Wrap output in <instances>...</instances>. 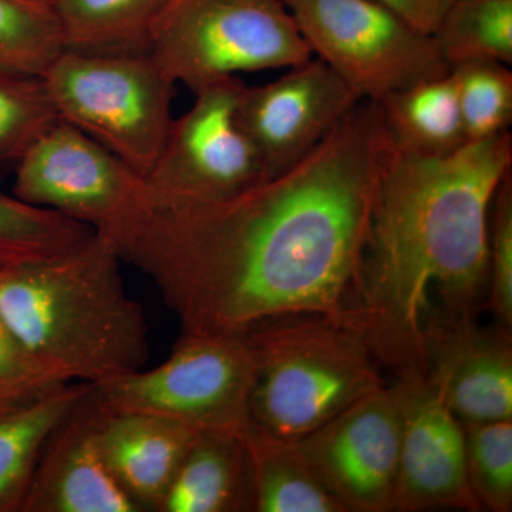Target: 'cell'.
<instances>
[{
	"mask_svg": "<svg viewBox=\"0 0 512 512\" xmlns=\"http://www.w3.org/2000/svg\"><path fill=\"white\" fill-rule=\"evenodd\" d=\"M390 150L379 104L360 100L288 170L222 200L151 208L121 258L153 279L184 333L345 320Z\"/></svg>",
	"mask_w": 512,
	"mask_h": 512,
	"instance_id": "cell-1",
	"label": "cell"
},
{
	"mask_svg": "<svg viewBox=\"0 0 512 512\" xmlns=\"http://www.w3.org/2000/svg\"><path fill=\"white\" fill-rule=\"evenodd\" d=\"M511 167L510 131L447 156L392 143L345 320L394 375L424 373L437 333L474 319L488 288L491 207Z\"/></svg>",
	"mask_w": 512,
	"mask_h": 512,
	"instance_id": "cell-2",
	"label": "cell"
},
{
	"mask_svg": "<svg viewBox=\"0 0 512 512\" xmlns=\"http://www.w3.org/2000/svg\"><path fill=\"white\" fill-rule=\"evenodd\" d=\"M120 261L93 232L62 254L0 265V318L64 382L103 383L146 365L147 322Z\"/></svg>",
	"mask_w": 512,
	"mask_h": 512,
	"instance_id": "cell-3",
	"label": "cell"
},
{
	"mask_svg": "<svg viewBox=\"0 0 512 512\" xmlns=\"http://www.w3.org/2000/svg\"><path fill=\"white\" fill-rule=\"evenodd\" d=\"M241 335L254 356L251 423L275 436L302 439L384 384L382 363L343 319L299 313Z\"/></svg>",
	"mask_w": 512,
	"mask_h": 512,
	"instance_id": "cell-4",
	"label": "cell"
},
{
	"mask_svg": "<svg viewBox=\"0 0 512 512\" xmlns=\"http://www.w3.org/2000/svg\"><path fill=\"white\" fill-rule=\"evenodd\" d=\"M43 80L60 120L146 177L173 123L175 86L150 53L66 49Z\"/></svg>",
	"mask_w": 512,
	"mask_h": 512,
	"instance_id": "cell-5",
	"label": "cell"
},
{
	"mask_svg": "<svg viewBox=\"0 0 512 512\" xmlns=\"http://www.w3.org/2000/svg\"><path fill=\"white\" fill-rule=\"evenodd\" d=\"M148 53L194 93L238 72L291 69L313 56L284 0H171Z\"/></svg>",
	"mask_w": 512,
	"mask_h": 512,
	"instance_id": "cell-6",
	"label": "cell"
},
{
	"mask_svg": "<svg viewBox=\"0 0 512 512\" xmlns=\"http://www.w3.org/2000/svg\"><path fill=\"white\" fill-rule=\"evenodd\" d=\"M254 373L244 335L183 332L160 366L93 386L111 412L151 414L195 431L242 436L251 424Z\"/></svg>",
	"mask_w": 512,
	"mask_h": 512,
	"instance_id": "cell-7",
	"label": "cell"
},
{
	"mask_svg": "<svg viewBox=\"0 0 512 512\" xmlns=\"http://www.w3.org/2000/svg\"><path fill=\"white\" fill-rule=\"evenodd\" d=\"M16 164V198L82 222L120 255L150 214L144 178L66 121L50 127Z\"/></svg>",
	"mask_w": 512,
	"mask_h": 512,
	"instance_id": "cell-8",
	"label": "cell"
},
{
	"mask_svg": "<svg viewBox=\"0 0 512 512\" xmlns=\"http://www.w3.org/2000/svg\"><path fill=\"white\" fill-rule=\"evenodd\" d=\"M312 55L362 100L380 101L424 80L444 76L433 36L373 0H284Z\"/></svg>",
	"mask_w": 512,
	"mask_h": 512,
	"instance_id": "cell-9",
	"label": "cell"
},
{
	"mask_svg": "<svg viewBox=\"0 0 512 512\" xmlns=\"http://www.w3.org/2000/svg\"><path fill=\"white\" fill-rule=\"evenodd\" d=\"M244 90L234 76L195 92L144 177L151 208L222 200L268 177L239 117Z\"/></svg>",
	"mask_w": 512,
	"mask_h": 512,
	"instance_id": "cell-10",
	"label": "cell"
},
{
	"mask_svg": "<svg viewBox=\"0 0 512 512\" xmlns=\"http://www.w3.org/2000/svg\"><path fill=\"white\" fill-rule=\"evenodd\" d=\"M298 443L346 512L392 511L400 450L392 386L377 387Z\"/></svg>",
	"mask_w": 512,
	"mask_h": 512,
	"instance_id": "cell-11",
	"label": "cell"
},
{
	"mask_svg": "<svg viewBox=\"0 0 512 512\" xmlns=\"http://www.w3.org/2000/svg\"><path fill=\"white\" fill-rule=\"evenodd\" d=\"M400 450L392 511H480L466 470L464 426L424 373L396 376Z\"/></svg>",
	"mask_w": 512,
	"mask_h": 512,
	"instance_id": "cell-12",
	"label": "cell"
},
{
	"mask_svg": "<svg viewBox=\"0 0 512 512\" xmlns=\"http://www.w3.org/2000/svg\"><path fill=\"white\" fill-rule=\"evenodd\" d=\"M360 100L335 70L311 57L275 82L245 86L239 117L271 177L308 156Z\"/></svg>",
	"mask_w": 512,
	"mask_h": 512,
	"instance_id": "cell-13",
	"label": "cell"
},
{
	"mask_svg": "<svg viewBox=\"0 0 512 512\" xmlns=\"http://www.w3.org/2000/svg\"><path fill=\"white\" fill-rule=\"evenodd\" d=\"M104 413L90 384L47 439L22 512H143L104 461Z\"/></svg>",
	"mask_w": 512,
	"mask_h": 512,
	"instance_id": "cell-14",
	"label": "cell"
},
{
	"mask_svg": "<svg viewBox=\"0 0 512 512\" xmlns=\"http://www.w3.org/2000/svg\"><path fill=\"white\" fill-rule=\"evenodd\" d=\"M424 375L463 426L512 420L511 330L481 329L474 319L440 330Z\"/></svg>",
	"mask_w": 512,
	"mask_h": 512,
	"instance_id": "cell-15",
	"label": "cell"
},
{
	"mask_svg": "<svg viewBox=\"0 0 512 512\" xmlns=\"http://www.w3.org/2000/svg\"><path fill=\"white\" fill-rule=\"evenodd\" d=\"M197 433L177 421L106 407L99 439L104 461L128 497L141 511H158Z\"/></svg>",
	"mask_w": 512,
	"mask_h": 512,
	"instance_id": "cell-16",
	"label": "cell"
},
{
	"mask_svg": "<svg viewBox=\"0 0 512 512\" xmlns=\"http://www.w3.org/2000/svg\"><path fill=\"white\" fill-rule=\"evenodd\" d=\"M254 511V491L242 436L198 431L157 512Z\"/></svg>",
	"mask_w": 512,
	"mask_h": 512,
	"instance_id": "cell-17",
	"label": "cell"
},
{
	"mask_svg": "<svg viewBox=\"0 0 512 512\" xmlns=\"http://www.w3.org/2000/svg\"><path fill=\"white\" fill-rule=\"evenodd\" d=\"M92 383H64L0 406V512H22L52 431Z\"/></svg>",
	"mask_w": 512,
	"mask_h": 512,
	"instance_id": "cell-18",
	"label": "cell"
},
{
	"mask_svg": "<svg viewBox=\"0 0 512 512\" xmlns=\"http://www.w3.org/2000/svg\"><path fill=\"white\" fill-rule=\"evenodd\" d=\"M247 450L254 511L346 512L303 454L296 439L275 436L249 424Z\"/></svg>",
	"mask_w": 512,
	"mask_h": 512,
	"instance_id": "cell-19",
	"label": "cell"
},
{
	"mask_svg": "<svg viewBox=\"0 0 512 512\" xmlns=\"http://www.w3.org/2000/svg\"><path fill=\"white\" fill-rule=\"evenodd\" d=\"M393 146L421 156H447L468 137L451 74L424 80L376 101Z\"/></svg>",
	"mask_w": 512,
	"mask_h": 512,
	"instance_id": "cell-20",
	"label": "cell"
},
{
	"mask_svg": "<svg viewBox=\"0 0 512 512\" xmlns=\"http://www.w3.org/2000/svg\"><path fill=\"white\" fill-rule=\"evenodd\" d=\"M67 49L148 52L171 0H53Z\"/></svg>",
	"mask_w": 512,
	"mask_h": 512,
	"instance_id": "cell-21",
	"label": "cell"
},
{
	"mask_svg": "<svg viewBox=\"0 0 512 512\" xmlns=\"http://www.w3.org/2000/svg\"><path fill=\"white\" fill-rule=\"evenodd\" d=\"M447 66L512 62V0H453L433 33Z\"/></svg>",
	"mask_w": 512,
	"mask_h": 512,
	"instance_id": "cell-22",
	"label": "cell"
},
{
	"mask_svg": "<svg viewBox=\"0 0 512 512\" xmlns=\"http://www.w3.org/2000/svg\"><path fill=\"white\" fill-rule=\"evenodd\" d=\"M66 49L53 0H0V73L43 77Z\"/></svg>",
	"mask_w": 512,
	"mask_h": 512,
	"instance_id": "cell-23",
	"label": "cell"
},
{
	"mask_svg": "<svg viewBox=\"0 0 512 512\" xmlns=\"http://www.w3.org/2000/svg\"><path fill=\"white\" fill-rule=\"evenodd\" d=\"M93 232L66 215L0 192V265L62 254Z\"/></svg>",
	"mask_w": 512,
	"mask_h": 512,
	"instance_id": "cell-24",
	"label": "cell"
},
{
	"mask_svg": "<svg viewBox=\"0 0 512 512\" xmlns=\"http://www.w3.org/2000/svg\"><path fill=\"white\" fill-rule=\"evenodd\" d=\"M59 120L43 77L0 73V165L18 163Z\"/></svg>",
	"mask_w": 512,
	"mask_h": 512,
	"instance_id": "cell-25",
	"label": "cell"
},
{
	"mask_svg": "<svg viewBox=\"0 0 512 512\" xmlns=\"http://www.w3.org/2000/svg\"><path fill=\"white\" fill-rule=\"evenodd\" d=\"M468 140L508 131L512 120V73L507 64L470 62L451 67Z\"/></svg>",
	"mask_w": 512,
	"mask_h": 512,
	"instance_id": "cell-26",
	"label": "cell"
},
{
	"mask_svg": "<svg viewBox=\"0 0 512 512\" xmlns=\"http://www.w3.org/2000/svg\"><path fill=\"white\" fill-rule=\"evenodd\" d=\"M468 484L480 510H512V420L464 426Z\"/></svg>",
	"mask_w": 512,
	"mask_h": 512,
	"instance_id": "cell-27",
	"label": "cell"
},
{
	"mask_svg": "<svg viewBox=\"0 0 512 512\" xmlns=\"http://www.w3.org/2000/svg\"><path fill=\"white\" fill-rule=\"evenodd\" d=\"M488 306L498 325L512 328V173L505 175L491 207L488 237Z\"/></svg>",
	"mask_w": 512,
	"mask_h": 512,
	"instance_id": "cell-28",
	"label": "cell"
},
{
	"mask_svg": "<svg viewBox=\"0 0 512 512\" xmlns=\"http://www.w3.org/2000/svg\"><path fill=\"white\" fill-rule=\"evenodd\" d=\"M64 382L30 355L0 318V406L29 399Z\"/></svg>",
	"mask_w": 512,
	"mask_h": 512,
	"instance_id": "cell-29",
	"label": "cell"
},
{
	"mask_svg": "<svg viewBox=\"0 0 512 512\" xmlns=\"http://www.w3.org/2000/svg\"><path fill=\"white\" fill-rule=\"evenodd\" d=\"M420 32L433 35L453 0H373Z\"/></svg>",
	"mask_w": 512,
	"mask_h": 512,
	"instance_id": "cell-30",
	"label": "cell"
}]
</instances>
